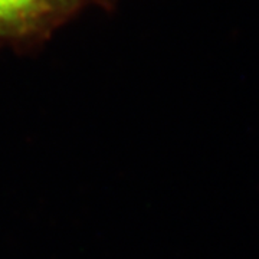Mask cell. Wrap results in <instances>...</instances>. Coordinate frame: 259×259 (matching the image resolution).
I'll list each match as a JSON object with an SVG mask.
<instances>
[{
    "label": "cell",
    "instance_id": "6da1fadb",
    "mask_svg": "<svg viewBox=\"0 0 259 259\" xmlns=\"http://www.w3.org/2000/svg\"><path fill=\"white\" fill-rule=\"evenodd\" d=\"M36 0H0V25L20 18Z\"/></svg>",
    "mask_w": 259,
    "mask_h": 259
}]
</instances>
